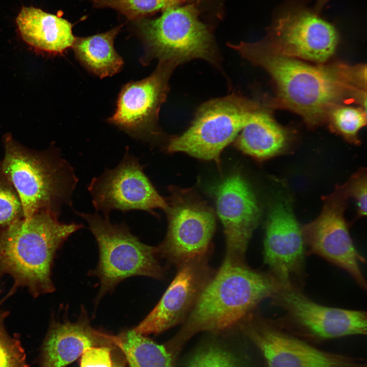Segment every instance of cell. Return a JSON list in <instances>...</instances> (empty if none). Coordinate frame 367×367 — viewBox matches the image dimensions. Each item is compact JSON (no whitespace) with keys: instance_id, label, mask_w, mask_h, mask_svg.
Masks as SVG:
<instances>
[{"instance_id":"obj_5","label":"cell","mask_w":367,"mask_h":367,"mask_svg":"<svg viewBox=\"0 0 367 367\" xmlns=\"http://www.w3.org/2000/svg\"><path fill=\"white\" fill-rule=\"evenodd\" d=\"M74 212L87 222L98 245L97 265L88 273L100 281L94 301L96 304L127 278L135 276L158 280L164 278V269L157 258V246L141 242L125 223H113L109 217L97 212Z\"/></svg>"},{"instance_id":"obj_11","label":"cell","mask_w":367,"mask_h":367,"mask_svg":"<svg viewBox=\"0 0 367 367\" xmlns=\"http://www.w3.org/2000/svg\"><path fill=\"white\" fill-rule=\"evenodd\" d=\"M144 169L140 160L126 148L117 166L106 168L87 186L95 212L109 217L115 210L123 213L139 210L151 214L155 209L165 211L167 201L160 195Z\"/></svg>"},{"instance_id":"obj_12","label":"cell","mask_w":367,"mask_h":367,"mask_svg":"<svg viewBox=\"0 0 367 367\" xmlns=\"http://www.w3.org/2000/svg\"><path fill=\"white\" fill-rule=\"evenodd\" d=\"M262 353L268 367H364L362 361L317 349L279 323L254 311L240 324Z\"/></svg>"},{"instance_id":"obj_18","label":"cell","mask_w":367,"mask_h":367,"mask_svg":"<svg viewBox=\"0 0 367 367\" xmlns=\"http://www.w3.org/2000/svg\"><path fill=\"white\" fill-rule=\"evenodd\" d=\"M120 336H114L94 328L87 312L82 307L75 322L64 318H53L44 340L40 358V367H66L78 358L88 348L115 346Z\"/></svg>"},{"instance_id":"obj_30","label":"cell","mask_w":367,"mask_h":367,"mask_svg":"<svg viewBox=\"0 0 367 367\" xmlns=\"http://www.w3.org/2000/svg\"><path fill=\"white\" fill-rule=\"evenodd\" d=\"M330 0H317L313 9L319 14H321L323 8Z\"/></svg>"},{"instance_id":"obj_9","label":"cell","mask_w":367,"mask_h":367,"mask_svg":"<svg viewBox=\"0 0 367 367\" xmlns=\"http://www.w3.org/2000/svg\"><path fill=\"white\" fill-rule=\"evenodd\" d=\"M271 299L283 312L279 323L293 333L317 340L366 334L365 311L320 304L299 286L282 285Z\"/></svg>"},{"instance_id":"obj_19","label":"cell","mask_w":367,"mask_h":367,"mask_svg":"<svg viewBox=\"0 0 367 367\" xmlns=\"http://www.w3.org/2000/svg\"><path fill=\"white\" fill-rule=\"evenodd\" d=\"M16 21L23 40L40 50L61 54L75 41L70 22L39 8H22Z\"/></svg>"},{"instance_id":"obj_7","label":"cell","mask_w":367,"mask_h":367,"mask_svg":"<svg viewBox=\"0 0 367 367\" xmlns=\"http://www.w3.org/2000/svg\"><path fill=\"white\" fill-rule=\"evenodd\" d=\"M259 109L256 101L236 93L211 99L198 108L186 131L170 139L166 150L219 162L223 149L235 139Z\"/></svg>"},{"instance_id":"obj_14","label":"cell","mask_w":367,"mask_h":367,"mask_svg":"<svg viewBox=\"0 0 367 367\" xmlns=\"http://www.w3.org/2000/svg\"><path fill=\"white\" fill-rule=\"evenodd\" d=\"M167 203L168 227L158 255L179 266L209 252L216 227L213 209L188 192L174 191Z\"/></svg>"},{"instance_id":"obj_6","label":"cell","mask_w":367,"mask_h":367,"mask_svg":"<svg viewBox=\"0 0 367 367\" xmlns=\"http://www.w3.org/2000/svg\"><path fill=\"white\" fill-rule=\"evenodd\" d=\"M139 30L145 45L141 58L144 64L156 59L178 66L199 59L215 67L220 66L212 35L199 19L194 5L167 8L159 17L142 21Z\"/></svg>"},{"instance_id":"obj_25","label":"cell","mask_w":367,"mask_h":367,"mask_svg":"<svg viewBox=\"0 0 367 367\" xmlns=\"http://www.w3.org/2000/svg\"><path fill=\"white\" fill-rule=\"evenodd\" d=\"M332 110L335 130L352 142L358 143L357 135L366 124V110L352 107H335Z\"/></svg>"},{"instance_id":"obj_24","label":"cell","mask_w":367,"mask_h":367,"mask_svg":"<svg viewBox=\"0 0 367 367\" xmlns=\"http://www.w3.org/2000/svg\"><path fill=\"white\" fill-rule=\"evenodd\" d=\"M23 218L22 203L17 192L0 165V230Z\"/></svg>"},{"instance_id":"obj_2","label":"cell","mask_w":367,"mask_h":367,"mask_svg":"<svg viewBox=\"0 0 367 367\" xmlns=\"http://www.w3.org/2000/svg\"><path fill=\"white\" fill-rule=\"evenodd\" d=\"M281 284L268 271L225 259L199 295L171 344L178 349L194 334L220 332L239 325Z\"/></svg>"},{"instance_id":"obj_3","label":"cell","mask_w":367,"mask_h":367,"mask_svg":"<svg viewBox=\"0 0 367 367\" xmlns=\"http://www.w3.org/2000/svg\"><path fill=\"white\" fill-rule=\"evenodd\" d=\"M58 215L40 212L17 220L0 230V279L9 275L11 290L26 287L34 298L55 290L51 279L54 258L65 241L83 228L81 223H65Z\"/></svg>"},{"instance_id":"obj_4","label":"cell","mask_w":367,"mask_h":367,"mask_svg":"<svg viewBox=\"0 0 367 367\" xmlns=\"http://www.w3.org/2000/svg\"><path fill=\"white\" fill-rule=\"evenodd\" d=\"M4 143L1 167L17 192L23 219L42 211L59 216L63 206L72 205L78 179L58 149H32L9 134L5 136Z\"/></svg>"},{"instance_id":"obj_26","label":"cell","mask_w":367,"mask_h":367,"mask_svg":"<svg viewBox=\"0 0 367 367\" xmlns=\"http://www.w3.org/2000/svg\"><path fill=\"white\" fill-rule=\"evenodd\" d=\"M186 367H242L231 352L216 344H210L197 351Z\"/></svg>"},{"instance_id":"obj_27","label":"cell","mask_w":367,"mask_h":367,"mask_svg":"<svg viewBox=\"0 0 367 367\" xmlns=\"http://www.w3.org/2000/svg\"><path fill=\"white\" fill-rule=\"evenodd\" d=\"M8 315V311H0V367H28L19 339L16 335L11 336L6 329Z\"/></svg>"},{"instance_id":"obj_28","label":"cell","mask_w":367,"mask_h":367,"mask_svg":"<svg viewBox=\"0 0 367 367\" xmlns=\"http://www.w3.org/2000/svg\"><path fill=\"white\" fill-rule=\"evenodd\" d=\"M348 195L355 201L359 216L366 215V172L363 169L356 172L345 185Z\"/></svg>"},{"instance_id":"obj_21","label":"cell","mask_w":367,"mask_h":367,"mask_svg":"<svg viewBox=\"0 0 367 367\" xmlns=\"http://www.w3.org/2000/svg\"><path fill=\"white\" fill-rule=\"evenodd\" d=\"M121 27L88 37H75L72 47L75 58L88 71L101 78L111 76L122 69L123 59L114 45Z\"/></svg>"},{"instance_id":"obj_10","label":"cell","mask_w":367,"mask_h":367,"mask_svg":"<svg viewBox=\"0 0 367 367\" xmlns=\"http://www.w3.org/2000/svg\"><path fill=\"white\" fill-rule=\"evenodd\" d=\"M348 198L345 185L337 187L326 197L319 216L301 230L306 254L344 270L365 290L366 282L360 266L365 260L354 246L344 217Z\"/></svg>"},{"instance_id":"obj_15","label":"cell","mask_w":367,"mask_h":367,"mask_svg":"<svg viewBox=\"0 0 367 367\" xmlns=\"http://www.w3.org/2000/svg\"><path fill=\"white\" fill-rule=\"evenodd\" d=\"M264 241V264L282 285L300 287L305 274L306 247L289 202H276L269 215Z\"/></svg>"},{"instance_id":"obj_17","label":"cell","mask_w":367,"mask_h":367,"mask_svg":"<svg viewBox=\"0 0 367 367\" xmlns=\"http://www.w3.org/2000/svg\"><path fill=\"white\" fill-rule=\"evenodd\" d=\"M214 192L226 238L224 259L245 263L247 246L260 217L255 196L246 181L238 174L221 181Z\"/></svg>"},{"instance_id":"obj_1","label":"cell","mask_w":367,"mask_h":367,"mask_svg":"<svg viewBox=\"0 0 367 367\" xmlns=\"http://www.w3.org/2000/svg\"><path fill=\"white\" fill-rule=\"evenodd\" d=\"M227 45L266 70L276 84L282 103L310 124L317 123L346 98L358 94V88H363L360 67L313 66L278 53L261 41Z\"/></svg>"},{"instance_id":"obj_31","label":"cell","mask_w":367,"mask_h":367,"mask_svg":"<svg viewBox=\"0 0 367 367\" xmlns=\"http://www.w3.org/2000/svg\"><path fill=\"white\" fill-rule=\"evenodd\" d=\"M112 367H125L123 362L118 359H112Z\"/></svg>"},{"instance_id":"obj_13","label":"cell","mask_w":367,"mask_h":367,"mask_svg":"<svg viewBox=\"0 0 367 367\" xmlns=\"http://www.w3.org/2000/svg\"><path fill=\"white\" fill-rule=\"evenodd\" d=\"M177 66L172 62L159 61L149 76L124 85L116 110L108 122L142 142L150 143L161 136L159 112L166 100L169 81Z\"/></svg>"},{"instance_id":"obj_8","label":"cell","mask_w":367,"mask_h":367,"mask_svg":"<svg viewBox=\"0 0 367 367\" xmlns=\"http://www.w3.org/2000/svg\"><path fill=\"white\" fill-rule=\"evenodd\" d=\"M310 0H286L274 13L261 40L283 55L323 63L339 41L335 27L309 6Z\"/></svg>"},{"instance_id":"obj_22","label":"cell","mask_w":367,"mask_h":367,"mask_svg":"<svg viewBox=\"0 0 367 367\" xmlns=\"http://www.w3.org/2000/svg\"><path fill=\"white\" fill-rule=\"evenodd\" d=\"M120 336L118 347L124 353L130 367H174L171 355L164 346L133 329Z\"/></svg>"},{"instance_id":"obj_16","label":"cell","mask_w":367,"mask_h":367,"mask_svg":"<svg viewBox=\"0 0 367 367\" xmlns=\"http://www.w3.org/2000/svg\"><path fill=\"white\" fill-rule=\"evenodd\" d=\"M208 254L196 256L178 266L158 303L132 329L134 331L143 335L159 334L185 321L215 273L208 264Z\"/></svg>"},{"instance_id":"obj_23","label":"cell","mask_w":367,"mask_h":367,"mask_svg":"<svg viewBox=\"0 0 367 367\" xmlns=\"http://www.w3.org/2000/svg\"><path fill=\"white\" fill-rule=\"evenodd\" d=\"M96 7L117 10L129 19L179 5L186 0H91Z\"/></svg>"},{"instance_id":"obj_29","label":"cell","mask_w":367,"mask_h":367,"mask_svg":"<svg viewBox=\"0 0 367 367\" xmlns=\"http://www.w3.org/2000/svg\"><path fill=\"white\" fill-rule=\"evenodd\" d=\"M110 346L92 347L83 353L80 367H112Z\"/></svg>"},{"instance_id":"obj_32","label":"cell","mask_w":367,"mask_h":367,"mask_svg":"<svg viewBox=\"0 0 367 367\" xmlns=\"http://www.w3.org/2000/svg\"><path fill=\"white\" fill-rule=\"evenodd\" d=\"M1 306H2V303H1V302H0V311L1 310Z\"/></svg>"},{"instance_id":"obj_20","label":"cell","mask_w":367,"mask_h":367,"mask_svg":"<svg viewBox=\"0 0 367 367\" xmlns=\"http://www.w3.org/2000/svg\"><path fill=\"white\" fill-rule=\"evenodd\" d=\"M235 138L236 147L258 160H266L284 151L289 143L287 130L261 108Z\"/></svg>"}]
</instances>
